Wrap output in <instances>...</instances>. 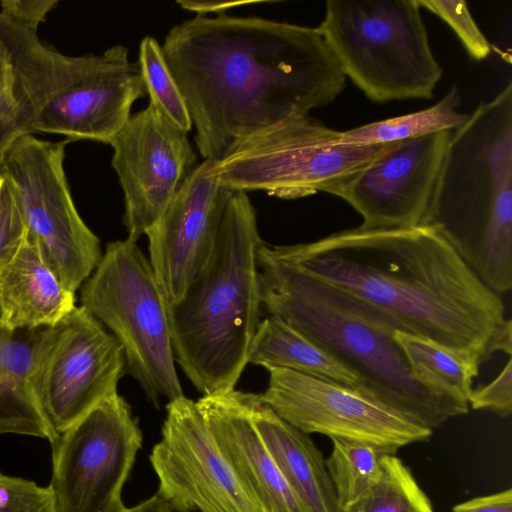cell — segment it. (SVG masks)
Segmentation results:
<instances>
[{
  "instance_id": "obj_1",
  "label": "cell",
  "mask_w": 512,
  "mask_h": 512,
  "mask_svg": "<svg viewBox=\"0 0 512 512\" xmlns=\"http://www.w3.org/2000/svg\"><path fill=\"white\" fill-rule=\"evenodd\" d=\"M162 50L185 99L204 160L331 104L346 83L317 28L249 16L197 15Z\"/></svg>"
},
{
  "instance_id": "obj_2",
  "label": "cell",
  "mask_w": 512,
  "mask_h": 512,
  "mask_svg": "<svg viewBox=\"0 0 512 512\" xmlns=\"http://www.w3.org/2000/svg\"><path fill=\"white\" fill-rule=\"evenodd\" d=\"M277 259L353 294L402 330L442 345L511 355L504 303L433 228L362 229L269 247Z\"/></svg>"
},
{
  "instance_id": "obj_3",
  "label": "cell",
  "mask_w": 512,
  "mask_h": 512,
  "mask_svg": "<svg viewBox=\"0 0 512 512\" xmlns=\"http://www.w3.org/2000/svg\"><path fill=\"white\" fill-rule=\"evenodd\" d=\"M260 299L284 321L350 370L367 395L430 430L466 414L468 403L430 390L411 375L394 338L402 329L374 305L274 257L257 254Z\"/></svg>"
},
{
  "instance_id": "obj_4",
  "label": "cell",
  "mask_w": 512,
  "mask_h": 512,
  "mask_svg": "<svg viewBox=\"0 0 512 512\" xmlns=\"http://www.w3.org/2000/svg\"><path fill=\"white\" fill-rule=\"evenodd\" d=\"M419 225L501 295L512 288V82L452 131Z\"/></svg>"
},
{
  "instance_id": "obj_5",
  "label": "cell",
  "mask_w": 512,
  "mask_h": 512,
  "mask_svg": "<svg viewBox=\"0 0 512 512\" xmlns=\"http://www.w3.org/2000/svg\"><path fill=\"white\" fill-rule=\"evenodd\" d=\"M262 244L247 193L233 190L208 264L178 301L168 303L175 362L203 396L235 390L248 364L261 322Z\"/></svg>"
},
{
  "instance_id": "obj_6",
  "label": "cell",
  "mask_w": 512,
  "mask_h": 512,
  "mask_svg": "<svg viewBox=\"0 0 512 512\" xmlns=\"http://www.w3.org/2000/svg\"><path fill=\"white\" fill-rule=\"evenodd\" d=\"M316 28L346 78L371 101L433 97L443 71L418 0H328Z\"/></svg>"
},
{
  "instance_id": "obj_7",
  "label": "cell",
  "mask_w": 512,
  "mask_h": 512,
  "mask_svg": "<svg viewBox=\"0 0 512 512\" xmlns=\"http://www.w3.org/2000/svg\"><path fill=\"white\" fill-rule=\"evenodd\" d=\"M81 306L122 347L127 372L159 408L184 395L175 366L168 301L149 259L126 238L106 245L101 260L81 286Z\"/></svg>"
},
{
  "instance_id": "obj_8",
  "label": "cell",
  "mask_w": 512,
  "mask_h": 512,
  "mask_svg": "<svg viewBox=\"0 0 512 512\" xmlns=\"http://www.w3.org/2000/svg\"><path fill=\"white\" fill-rule=\"evenodd\" d=\"M342 132L306 116L262 131L214 162L221 185L282 199L340 190L394 143L346 145Z\"/></svg>"
},
{
  "instance_id": "obj_9",
  "label": "cell",
  "mask_w": 512,
  "mask_h": 512,
  "mask_svg": "<svg viewBox=\"0 0 512 512\" xmlns=\"http://www.w3.org/2000/svg\"><path fill=\"white\" fill-rule=\"evenodd\" d=\"M59 142L20 137L6 153L0 173L11 183L28 234L62 284L75 293L102 257L99 238L85 224L71 196Z\"/></svg>"
},
{
  "instance_id": "obj_10",
  "label": "cell",
  "mask_w": 512,
  "mask_h": 512,
  "mask_svg": "<svg viewBox=\"0 0 512 512\" xmlns=\"http://www.w3.org/2000/svg\"><path fill=\"white\" fill-rule=\"evenodd\" d=\"M142 441L138 420L118 392L94 406L52 444L54 511H123L122 490Z\"/></svg>"
},
{
  "instance_id": "obj_11",
  "label": "cell",
  "mask_w": 512,
  "mask_h": 512,
  "mask_svg": "<svg viewBox=\"0 0 512 512\" xmlns=\"http://www.w3.org/2000/svg\"><path fill=\"white\" fill-rule=\"evenodd\" d=\"M126 372L121 345L84 307L48 327L32 384L56 436L117 393Z\"/></svg>"
},
{
  "instance_id": "obj_12",
  "label": "cell",
  "mask_w": 512,
  "mask_h": 512,
  "mask_svg": "<svg viewBox=\"0 0 512 512\" xmlns=\"http://www.w3.org/2000/svg\"><path fill=\"white\" fill-rule=\"evenodd\" d=\"M267 371L268 385L258 394L260 400L305 434L363 442L381 454H396L432 434L357 388L284 368Z\"/></svg>"
},
{
  "instance_id": "obj_13",
  "label": "cell",
  "mask_w": 512,
  "mask_h": 512,
  "mask_svg": "<svg viewBox=\"0 0 512 512\" xmlns=\"http://www.w3.org/2000/svg\"><path fill=\"white\" fill-rule=\"evenodd\" d=\"M158 492L193 512H262L219 450L195 401H169L161 439L149 456Z\"/></svg>"
},
{
  "instance_id": "obj_14",
  "label": "cell",
  "mask_w": 512,
  "mask_h": 512,
  "mask_svg": "<svg viewBox=\"0 0 512 512\" xmlns=\"http://www.w3.org/2000/svg\"><path fill=\"white\" fill-rule=\"evenodd\" d=\"M110 145L124 194L127 238L137 242L197 166V157L187 133L150 103L130 116Z\"/></svg>"
},
{
  "instance_id": "obj_15",
  "label": "cell",
  "mask_w": 512,
  "mask_h": 512,
  "mask_svg": "<svg viewBox=\"0 0 512 512\" xmlns=\"http://www.w3.org/2000/svg\"><path fill=\"white\" fill-rule=\"evenodd\" d=\"M147 93L137 62L115 45L101 55L76 56L68 80L39 112L32 132L111 144Z\"/></svg>"
},
{
  "instance_id": "obj_16",
  "label": "cell",
  "mask_w": 512,
  "mask_h": 512,
  "mask_svg": "<svg viewBox=\"0 0 512 512\" xmlns=\"http://www.w3.org/2000/svg\"><path fill=\"white\" fill-rule=\"evenodd\" d=\"M213 163L204 160L192 170L145 233L149 262L168 303L184 295L205 269L216 245L233 190L217 180Z\"/></svg>"
},
{
  "instance_id": "obj_17",
  "label": "cell",
  "mask_w": 512,
  "mask_h": 512,
  "mask_svg": "<svg viewBox=\"0 0 512 512\" xmlns=\"http://www.w3.org/2000/svg\"><path fill=\"white\" fill-rule=\"evenodd\" d=\"M452 131L394 142L340 190L337 196L362 216L360 228L420 224Z\"/></svg>"
},
{
  "instance_id": "obj_18",
  "label": "cell",
  "mask_w": 512,
  "mask_h": 512,
  "mask_svg": "<svg viewBox=\"0 0 512 512\" xmlns=\"http://www.w3.org/2000/svg\"><path fill=\"white\" fill-rule=\"evenodd\" d=\"M72 56L43 43L37 31L0 13V169L11 146L32 135L35 120L70 71Z\"/></svg>"
},
{
  "instance_id": "obj_19",
  "label": "cell",
  "mask_w": 512,
  "mask_h": 512,
  "mask_svg": "<svg viewBox=\"0 0 512 512\" xmlns=\"http://www.w3.org/2000/svg\"><path fill=\"white\" fill-rule=\"evenodd\" d=\"M196 404L238 482L262 512H307L255 429L246 392L202 396Z\"/></svg>"
},
{
  "instance_id": "obj_20",
  "label": "cell",
  "mask_w": 512,
  "mask_h": 512,
  "mask_svg": "<svg viewBox=\"0 0 512 512\" xmlns=\"http://www.w3.org/2000/svg\"><path fill=\"white\" fill-rule=\"evenodd\" d=\"M69 291L28 234L0 271V324L8 330L52 327L75 308Z\"/></svg>"
},
{
  "instance_id": "obj_21",
  "label": "cell",
  "mask_w": 512,
  "mask_h": 512,
  "mask_svg": "<svg viewBox=\"0 0 512 512\" xmlns=\"http://www.w3.org/2000/svg\"><path fill=\"white\" fill-rule=\"evenodd\" d=\"M251 420L282 476L307 512H341L322 452L258 394L246 393Z\"/></svg>"
},
{
  "instance_id": "obj_22",
  "label": "cell",
  "mask_w": 512,
  "mask_h": 512,
  "mask_svg": "<svg viewBox=\"0 0 512 512\" xmlns=\"http://www.w3.org/2000/svg\"><path fill=\"white\" fill-rule=\"evenodd\" d=\"M48 327L8 330L0 324V434L57 439L33 389L37 356Z\"/></svg>"
},
{
  "instance_id": "obj_23",
  "label": "cell",
  "mask_w": 512,
  "mask_h": 512,
  "mask_svg": "<svg viewBox=\"0 0 512 512\" xmlns=\"http://www.w3.org/2000/svg\"><path fill=\"white\" fill-rule=\"evenodd\" d=\"M248 364L259 365L266 370L289 369L357 389L360 387L359 379L350 370L299 331L273 316L260 322Z\"/></svg>"
},
{
  "instance_id": "obj_24",
  "label": "cell",
  "mask_w": 512,
  "mask_h": 512,
  "mask_svg": "<svg viewBox=\"0 0 512 512\" xmlns=\"http://www.w3.org/2000/svg\"><path fill=\"white\" fill-rule=\"evenodd\" d=\"M394 338L414 379L432 391L468 403L483 363L477 353L451 348L402 329L395 331Z\"/></svg>"
},
{
  "instance_id": "obj_25",
  "label": "cell",
  "mask_w": 512,
  "mask_h": 512,
  "mask_svg": "<svg viewBox=\"0 0 512 512\" xmlns=\"http://www.w3.org/2000/svg\"><path fill=\"white\" fill-rule=\"evenodd\" d=\"M461 98L456 86L426 109L387 118L343 131L339 142L346 145H376L398 142L445 130H455L468 119L460 113Z\"/></svg>"
},
{
  "instance_id": "obj_26",
  "label": "cell",
  "mask_w": 512,
  "mask_h": 512,
  "mask_svg": "<svg viewBox=\"0 0 512 512\" xmlns=\"http://www.w3.org/2000/svg\"><path fill=\"white\" fill-rule=\"evenodd\" d=\"M333 448L326 467L341 512L359 504L381 476V453L373 446L351 440L331 439Z\"/></svg>"
},
{
  "instance_id": "obj_27",
  "label": "cell",
  "mask_w": 512,
  "mask_h": 512,
  "mask_svg": "<svg viewBox=\"0 0 512 512\" xmlns=\"http://www.w3.org/2000/svg\"><path fill=\"white\" fill-rule=\"evenodd\" d=\"M381 476L368 495L347 512H434L410 469L395 454H381Z\"/></svg>"
},
{
  "instance_id": "obj_28",
  "label": "cell",
  "mask_w": 512,
  "mask_h": 512,
  "mask_svg": "<svg viewBox=\"0 0 512 512\" xmlns=\"http://www.w3.org/2000/svg\"><path fill=\"white\" fill-rule=\"evenodd\" d=\"M140 67L150 104L159 109L174 125L188 133L193 124L185 99L168 67L162 46L145 36L139 46Z\"/></svg>"
},
{
  "instance_id": "obj_29",
  "label": "cell",
  "mask_w": 512,
  "mask_h": 512,
  "mask_svg": "<svg viewBox=\"0 0 512 512\" xmlns=\"http://www.w3.org/2000/svg\"><path fill=\"white\" fill-rule=\"evenodd\" d=\"M419 5L446 22L475 60L486 59L491 45L481 32L463 0H418Z\"/></svg>"
},
{
  "instance_id": "obj_30",
  "label": "cell",
  "mask_w": 512,
  "mask_h": 512,
  "mask_svg": "<svg viewBox=\"0 0 512 512\" xmlns=\"http://www.w3.org/2000/svg\"><path fill=\"white\" fill-rule=\"evenodd\" d=\"M26 234L27 225L15 191L0 173V271L17 254Z\"/></svg>"
},
{
  "instance_id": "obj_31",
  "label": "cell",
  "mask_w": 512,
  "mask_h": 512,
  "mask_svg": "<svg viewBox=\"0 0 512 512\" xmlns=\"http://www.w3.org/2000/svg\"><path fill=\"white\" fill-rule=\"evenodd\" d=\"M0 512L55 511L48 487L0 472Z\"/></svg>"
},
{
  "instance_id": "obj_32",
  "label": "cell",
  "mask_w": 512,
  "mask_h": 512,
  "mask_svg": "<svg viewBox=\"0 0 512 512\" xmlns=\"http://www.w3.org/2000/svg\"><path fill=\"white\" fill-rule=\"evenodd\" d=\"M475 410H489L501 417L512 412V360L509 359L500 373L486 385L473 388L468 405Z\"/></svg>"
},
{
  "instance_id": "obj_33",
  "label": "cell",
  "mask_w": 512,
  "mask_h": 512,
  "mask_svg": "<svg viewBox=\"0 0 512 512\" xmlns=\"http://www.w3.org/2000/svg\"><path fill=\"white\" fill-rule=\"evenodd\" d=\"M58 0H2L0 13L12 22L37 31Z\"/></svg>"
},
{
  "instance_id": "obj_34",
  "label": "cell",
  "mask_w": 512,
  "mask_h": 512,
  "mask_svg": "<svg viewBox=\"0 0 512 512\" xmlns=\"http://www.w3.org/2000/svg\"><path fill=\"white\" fill-rule=\"evenodd\" d=\"M453 512H512V489L461 502L453 507Z\"/></svg>"
},
{
  "instance_id": "obj_35",
  "label": "cell",
  "mask_w": 512,
  "mask_h": 512,
  "mask_svg": "<svg viewBox=\"0 0 512 512\" xmlns=\"http://www.w3.org/2000/svg\"><path fill=\"white\" fill-rule=\"evenodd\" d=\"M121 512H193L186 510L171 500L167 499L158 491L150 498L138 503L137 505L125 508Z\"/></svg>"
}]
</instances>
